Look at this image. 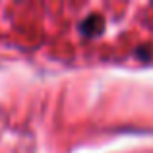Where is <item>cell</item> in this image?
<instances>
[{
    "label": "cell",
    "mask_w": 153,
    "mask_h": 153,
    "mask_svg": "<svg viewBox=\"0 0 153 153\" xmlns=\"http://www.w3.org/2000/svg\"><path fill=\"white\" fill-rule=\"evenodd\" d=\"M78 29H79V33H82L83 37H87V39L99 37V35H103V31H105V19L101 16H97V14H91L79 23Z\"/></svg>",
    "instance_id": "1"
}]
</instances>
